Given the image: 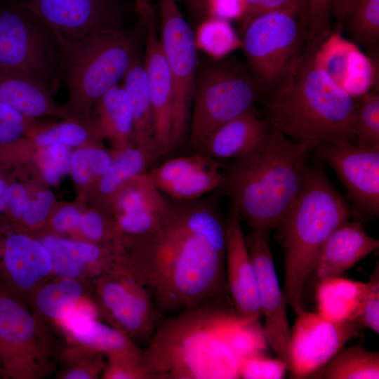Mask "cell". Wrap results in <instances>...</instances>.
Listing matches in <instances>:
<instances>
[{"label": "cell", "instance_id": "83f0119b", "mask_svg": "<svg viewBox=\"0 0 379 379\" xmlns=\"http://www.w3.org/2000/svg\"><path fill=\"white\" fill-rule=\"evenodd\" d=\"M319 370L326 379H378L379 353L359 345L342 348Z\"/></svg>", "mask_w": 379, "mask_h": 379}, {"label": "cell", "instance_id": "7a4b0ae2", "mask_svg": "<svg viewBox=\"0 0 379 379\" xmlns=\"http://www.w3.org/2000/svg\"><path fill=\"white\" fill-rule=\"evenodd\" d=\"M258 321L214 300L162 317L143 350L152 379L239 378L241 359L260 352Z\"/></svg>", "mask_w": 379, "mask_h": 379}, {"label": "cell", "instance_id": "9a60e30c", "mask_svg": "<svg viewBox=\"0 0 379 379\" xmlns=\"http://www.w3.org/2000/svg\"><path fill=\"white\" fill-rule=\"evenodd\" d=\"M361 326L347 320L333 321L317 313L303 311L291 328V375L302 378L318 371Z\"/></svg>", "mask_w": 379, "mask_h": 379}, {"label": "cell", "instance_id": "d590c367", "mask_svg": "<svg viewBox=\"0 0 379 379\" xmlns=\"http://www.w3.org/2000/svg\"><path fill=\"white\" fill-rule=\"evenodd\" d=\"M335 0H305L304 17L307 34V51L314 53L330 34Z\"/></svg>", "mask_w": 379, "mask_h": 379}, {"label": "cell", "instance_id": "8fae6325", "mask_svg": "<svg viewBox=\"0 0 379 379\" xmlns=\"http://www.w3.org/2000/svg\"><path fill=\"white\" fill-rule=\"evenodd\" d=\"M8 1L29 10L46 23L62 48L102 32L130 27L128 19L135 11L123 0Z\"/></svg>", "mask_w": 379, "mask_h": 379}, {"label": "cell", "instance_id": "8992f818", "mask_svg": "<svg viewBox=\"0 0 379 379\" xmlns=\"http://www.w3.org/2000/svg\"><path fill=\"white\" fill-rule=\"evenodd\" d=\"M144 27L138 22L135 27L102 32L62 48V82L75 106L91 107L123 79L140 55Z\"/></svg>", "mask_w": 379, "mask_h": 379}, {"label": "cell", "instance_id": "bcb514c9", "mask_svg": "<svg viewBox=\"0 0 379 379\" xmlns=\"http://www.w3.org/2000/svg\"><path fill=\"white\" fill-rule=\"evenodd\" d=\"M53 199V194L51 192L45 190L39 192L34 200H29L21 219L29 225L39 223L48 214Z\"/></svg>", "mask_w": 379, "mask_h": 379}, {"label": "cell", "instance_id": "52a82bcc", "mask_svg": "<svg viewBox=\"0 0 379 379\" xmlns=\"http://www.w3.org/2000/svg\"><path fill=\"white\" fill-rule=\"evenodd\" d=\"M242 47L260 88L270 95L294 72L307 51L304 13L292 9L253 18L243 30Z\"/></svg>", "mask_w": 379, "mask_h": 379}, {"label": "cell", "instance_id": "d4e9b609", "mask_svg": "<svg viewBox=\"0 0 379 379\" xmlns=\"http://www.w3.org/2000/svg\"><path fill=\"white\" fill-rule=\"evenodd\" d=\"M364 283L340 276L319 281L316 291L318 313L333 321H352Z\"/></svg>", "mask_w": 379, "mask_h": 379}, {"label": "cell", "instance_id": "f5cc1de1", "mask_svg": "<svg viewBox=\"0 0 379 379\" xmlns=\"http://www.w3.org/2000/svg\"><path fill=\"white\" fill-rule=\"evenodd\" d=\"M359 0H335L333 8V15L340 24L344 22L351 11L353 9Z\"/></svg>", "mask_w": 379, "mask_h": 379}, {"label": "cell", "instance_id": "6f0895ef", "mask_svg": "<svg viewBox=\"0 0 379 379\" xmlns=\"http://www.w3.org/2000/svg\"><path fill=\"white\" fill-rule=\"evenodd\" d=\"M8 184L4 180L0 179V214L5 208V197Z\"/></svg>", "mask_w": 379, "mask_h": 379}, {"label": "cell", "instance_id": "c3c4849f", "mask_svg": "<svg viewBox=\"0 0 379 379\" xmlns=\"http://www.w3.org/2000/svg\"><path fill=\"white\" fill-rule=\"evenodd\" d=\"M83 234L93 241H100L107 235V226L100 214L90 211L81 215L79 225Z\"/></svg>", "mask_w": 379, "mask_h": 379}, {"label": "cell", "instance_id": "836d02e7", "mask_svg": "<svg viewBox=\"0 0 379 379\" xmlns=\"http://www.w3.org/2000/svg\"><path fill=\"white\" fill-rule=\"evenodd\" d=\"M82 288L77 281L65 278L43 287L36 295V305L44 314L58 319L67 309L80 300Z\"/></svg>", "mask_w": 379, "mask_h": 379}, {"label": "cell", "instance_id": "ac0fdd59", "mask_svg": "<svg viewBox=\"0 0 379 379\" xmlns=\"http://www.w3.org/2000/svg\"><path fill=\"white\" fill-rule=\"evenodd\" d=\"M225 273L228 293L237 314L241 319L259 321V301L255 269L240 219L232 210L226 219Z\"/></svg>", "mask_w": 379, "mask_h": 379}, {"label": "cell", "instance_id": "2e32d148", "mask_svg": "<svg viewBox=\"0 0 379 379\" xmlns=\"http://www.w3.org/2000/svg\"><path fill=\"white\" fill-rule=\"evenodd\" d=\"M34 320L9 292L0 288V354L12 378H32L40 373Z\"/></svg>", "mask_w": 379, "mask_h": 379}, {"label": "cell", "instance_id": "9f6ffc18", "mask_svg": "<svg viewBox=\"0 0 379 379\" xmlns=\"http://www.w3.org/2000/svg\"><path fill=\"white\" fill-rule=\"evenodd\" d=\"M95 374L92 371H88L86 368H77L70 371H69L66 375L65 378L67 379H86V378H94Z\"/></svg>", "mask_w": 379, "mask_h": 379}, {"label": "cell", "instance_id": "816d5d0a", "mask_svg": "<svg viewBox=\"0 0 379 379\" xmlns=\"http://www.w3.org/2000/svg\"><path fill=\"white\" fill-rule=\"evenodd\" d=\"M135 13L139 17V22L145 25L156 20L155 11L150 0H134Z\"/></svg>", "mask_w": 379, "mask_h": 379}, {"label": "cell", "instance_id": "9c48e42d", "mask_svg": "<svg viewBox=\"0 0 379 379\" xmlns=\"http://www.w3.org/2000/svg\"><path fill=\"white\" fill-rule=\"evenodd\" d=\"M260 88L253 77L224 63L209 65L197 76L188 145L199 153L219 126L254 107Z\"/></svg>", "mask_w": 379, "mask_h": 379}, {"label": "cell", "instance_id": "7dc6e473", "mask_svg": "<svg viewBox=\"0 0 379 379\" xmlns=\"http://www.w3.org/2000/svg\"><path fill=\"white\" fill-rule=\"evenodd\" d=\"M29 201L27 192L22 185L18 183L8 185L6 192L4 210H8L13 218L21 219Z\"/></svg>", "mask_w": 379, "mask_h": 379}, {"label": "cell", "instance_id": "f35d334b", "mask_svg": "<svg viewBox=\"0 0 379 379\" xmlns=\"http://www.w3.org/2000/svg\"><path fill=\"white\" fill-rule=\"evenodd\" d=\"M164 206L165 197L164 203L160 206L117 214L116 227L118 232L124 234L128 239L147 234L158 224Z\"/></svg>", "mask_w": 379, "mask_h": 379}, {"label": "cell", "instance_id": "ee69618b", "mask_svg": "<svg viewBox=\"0 0 379 379\" xmlns=\"http://www.w3.org/2000/svg\"><path fill=\"white\" fill-rule=\"evenodd\" d=\"M103 378L109 379H152L143 361L128 357H109Z\"/></svg>", "mask_w": 379, "mask_h": 379}, {"label": "cell", "instance_id": "f6af8a7d", "mask_svg": "<svg viewBox=\"0 0 379 379\" xmlns=\"http://www.w3.org/2000/svg\"><path fill=\"white\" fill-rule=\"evenodd\" d=\"M244 0H204L205 17L239 21L244 13Z\"/></svg>", "mask_w": 379, "mask_h": 379}, {"label": "cell", "instance_id": "7402d4cb", "mask_svg": "<svg viewBox=\"0 0 379 379\" xmlns=\"http://www.w3.org/2000/svg\"><path fill=\"white\" fill-rule=\"evenodd\" d=\"M122 86L131 102L135 146L146 154L151 166L161 157L154 140V119L147 79L140 55L124 76Z\"/></svg>", "mask_w": 379, "mask_h": 379}, {"label": "cell", "instance_id": "4316f807", "mask_svg": "<svg viewBox=\"0 0 379 379\" xmlns=\"http://www.w3.org/2000/svg\"><path fill=\"white\" fill-rule=\"evenodd\" d=\"M96 102L104 133L123 146L128 145L129 138H134L133 116L129 96L122 84L111 88Z\"/></svg>", "mask_w": 379, "mask_h": 379}, {"label": "cell", "instance_id": "d6986e66", "mask_svg": "<svg viewBox=\"0 0 379 379\" xmlns=\"http://www.w3.org/2000/svg\"><path fill=\"white\" fill-rule=\"evenodd\" d=\"M155 21L147 24L143 63L153 113L154 140L162 157L171 154L173 90Z\"/></svg>", "mask_w": 379, "mask_h": 379}, {"label": "cell", "instance_id": "db71d44e", "mask_svg": "<svg viewBox=\"0 0 379 379\" xmlns=\"http://www.w3.org/2000/svg\"><path fill=\"white\" fill-rule=\"evenodd\" d=\"M27 118L8 105L0 101V122L5 121H18L27 122Z\"/></svg>", "mask_w": 379, "mask_h": 379}, {"label": "cell", "instance_id": "ffe728a7", "mask_svg": "<svg viewBox=\"0 0 379 379\" xmlns=\"http://www.w3.org/2000/svg\"><path fill=\"white\" fill-rule=\"evenodd\" d=\"M378 248V239L368 235L361 222L348 220L338 227L324 243L312 274L319 281L340 276Z\"/></svg>", "mask_w": 379, "mask_h": 379}, {"label": "cell", "instance_id": "b9f144b4", "mask_svg": "<svg viewBox=\"0 0 379 379\" xmlns=\"http://www.w3.org/2000/svg\"><path fill=\"white\" fill-rule=\"evenodd\" d=\"M244 13L239 21L242 31L253 18L275 11L297 9L305 11V0H244Z\"/></svg>", "mask_w": 379, "mask_h": 379}, {"label": "cell", "instance_id": "e575fe53", "mask_svg": "<svg viewBox=\"0 0 379 379\" xmlns=\"http://www.w3.org/2000/svg\"><path fill=\"white\" fill-rule=\"evenodd\" d=\"M356 102L354 144L364 147H379V94L370 91Z\"/></svg>", "mask_w": 379, "mask_h": 379}, {"label": "cell", "instance_id": "cb8c5ba5", "mask_svg": "<svg viewBox=\"0 0 379 379\" xmlns=\"http://www.w3.org/2000/svg\"><path fill=\"white\" fill-rule=\"evenodd\" d=\"M66 328L79 342L109 357H128L143 361V350L117 328L95 318L79 319Z\"/></svg>", "mask_w": 379, "mask_h": 379}, {"label": "cell", "instance_id": "5bb4252c", "mask_svg": "<svg viewBox=\"0 0 379 379\" xmlns=\"http://www.w3.org/2000/svg\"><path fill=\"white\" fill-rule=\"evenodd\" d=\"M313 152L335 171L357 213L378 215L379 147L339 142L321 145Z\"/></svg>", "mask_w": 379, "mask_h": 379}, {"label": "cell", "instance_id": "5b68a950", "mask_svg": "<svg viewBox=\"0 0 379 379\" xmlns=\"http://www.w3.org/2000/svg\"><path fill=\"white\" fill-rule=\"evenodd\" d=\"M350 207L319 164L311 165L303 187L278 225L285 249L283 294L296 314L305 311L304 291L321 246L349 220Z\"/></svg>", "mask_w": 379, "mask_h": 379}, {"label": "cell", "instance_id": "4dcf8cb0", "mask_svg": "<svg viewBox=\"0 0 379 379\" xmlns=\"http://www.w3.org/2000/svg\"><path fill=\"white\" fill-rule=\"evenodd\" d=\"M222 165L214 159L198 168L185 173L163 192L177 199H194L218 189L222 177Z\"/></svg>", "mask_w": 379, "mask_h": 379}, {"label": "cell", "instance_id": "6da1fadb", "mask_svg": "<svg viewBox=\"0 0 379 379\" xmlns=\"http://www.w3.org/2000/svg\"><path fill=\"white\" fill-rule=\"evenodd\" d=\"M225 229L215 200L165 194L158 224L147 234L128 239L130 251L122 258L149 289L162 317L211 300H231Z\"/></svg>", "mask_w": 379, "mask_h": 379}, {"label": "cell", "instance_id": "681fc988", "mask_svg": "<svg viewBox=\"0 0 379 379\" xmlns=\"http://www.w3.org/2000/svg\"><path fill=\"white\" fill-rule=\"evenodd\" d=\"M81 217L79 211L75 207L64 206L54 215L53 225L58 232H67L79 227Z\"/></svg>", "mask_w": 379, "mask_h": 379}, {"label": "cell", "instance_id": "44dd1931", "mask_svg": "<svg viewBox=\"0 0 379 379\" xmlns=\"http://www.w3.org/2000/svg\"><path fill=\"white\" fill-rule=\"evenodd\" d=\"M270 129L253 107L215 129L199 154L218 161L239 157L253 148Z\"/></svg>", "mask_w": 379, "mask_h": 379}, {"label": "cell", "instance_id": "f907efd6", "mask_svg": "<svg viewBox=\"0 0 379 379\" xmlns=\"http://www.w3.org/2000/svg\"><path fill=\"white\" fill-rule=\"evenodd\" d=\"M27 122L5 121L0 122V147L11 145L20 138Z\"/></svg>", "mask_w": 379, "mask_h": 379}, {"label": "cell", "instance_id": "484cf974", "mask_svg": "<svg viewBox=\"0 0 379 379\" xmlns=\"http://www.w3.org/2000/svg\"><path fill=\"white\" fill-rule=\"evenodd\" d=\"M43 245L49 252L53 270L65 278L74 279L81 274L86 263H110L98 246L82 241H67L54 237H47ZM112 262L111 264H112Z\"/></svg>", "mask_w": 379, "mask_h": 379}, {"label": "cell", "instance_id": "ba28073f", "mask_svg": "<svg viewBox=\"0 0 379 379\" xmlns=\"http://www.w3.org/2000/svg\"><path fill=\"white\" fill-rule=\"evenodd\" d=\"M63 49L53 30L29 10L0 0V67L23 73L53 95L62 84Z\"/></svg>", "mask_w": 379, "mask_h": 379}, {"label": "cell", "instance_id": "f1b7e54d", "mask_svg": "<svg viewBox=\"0 0 379 379\" xmlns=\"http://www.w3.org/2000/svg\"><path fill=\"white\" fill-rule=\"evenodd\" d=\"M150 164L146 154L138 147H119L112 155L111 164L101 176L99 190L106 197L115 195L131 180L147 172Z\"/></svg>", "mask_w": 379, "mask_h": 379}, {"label": "cell", "instance_id": "d6a6232c", "mask_svg": "<svg viewBox=\"0 0 379 379\" xmlns=\"http://www.w3.org/2000/svg\"><path fill=\"white\" fill-rule=\"evenodd\" d=\"M344 22L350 41L375 47L379 41V0H359Z\"/></svg>", "mask_w": 379, "mask_h": 379}, {"label": "cell", "instance_id": "1f68e13d", "mask_svg": "<svg viewBox=\"0 0 379 379\" xmlns=\"http://www.w3.org/2000/svg\"><path fill=\"white\" fill-rule=\"evenodd\" d=\"M164 197L147 171L131 180L117 192L114 198V206L118 214L160 206Z\"/></svg>", "mask_w": 379, "mask_h": 379}, {"label": "cell", "instance_id": "8d00e7d4", "mask_svg": "<svg viewBox=\"0 0 379 379\" xmlns=\"http://www.w3.org/2000/svg\"><path fill=\"white\" fill-rule=\"evenodd\" d=\"M112 156L100 148H82L70 157L69 171L78 184L86 183L92 175L102 176L109 168Z\"/></svg>", "mask_w": 379, "mask_h": 379}, {"label": "cell", "instance_id": "603a6c76", "mask_svg": "<svg viewBox=\"0 0 379 379\" xmlns=\"http://www.w3.org/2000/svg\"><path fill=\"white\" fill-rule=\"evenodd\" d=\"M51 95L30 77L0 67V101L27 118L55 111Z\"/></svg>", "mask_w": 379, "mask_h": 379}, {"label": "cell", "instance_id": "30bf717a", "mask_svg": "<svg viewBox=\"0 0 379 379\" xmlns=\"http://www.w3.org/2000/svg\"><path fill=\"white\" fill-rule=\"evenodd\" d=\"M157 1L161 26L159 39L173 83L172 153L182 145L188 134L197 76V48L194 32L177 0Z\"/></svg>", "mask_w": 379, "mask_h": 379}, {"label": "cell", "instance_id": "3957f363", "mask_svg": "<svg viewBox=\"0 0 379 379\" xmlns=\"http://www.w3.org/2000/svg\"><path fill=\"white\" fill-rule=\"evenodd\" d=\"M307 147L270 128L249 152L222 169L220 189L253 230L278 227L301 192L311 164Z\"/></svg>", "mask_w": 379, "mask_h": 379}, {"label": "cell", "instance_id": "11a10c76", "mask_svg": "<svg viewBox=\"0 0 379 379\" xmlns=\"http://www.w3.org/2000/svg\"><path fill=\"white\" fill-rule=\"evenodd\" d=\"M187 9L192 15L197 17L205 18L204 0H183Z\"/></svg>", "mask_w": 379, "mask_h": 379}, {"label": "cell", "instance_id": "680465c9", "mask_svg": "<svg viewBox=\"0 0 379 379\" xmlns=\"http://www.w3.org/2000/svg\"><path fill=\"white\" fill-rule=\"evenodd\" d=\"M0 366H2V361H1V354H0Z\"/></svg>", "mask_w": 379, "mask_h": 379}, {"label": "cell", "instance_id": "ab89813d", "mask_svg": "<svg viewBox=\"0 0 379 379\" xmlns=\"http://www.w3.org/2000/svg\"><path fill=\"white\" fill-rule=\"evenodd\" d=\"M88 137V130L83 125L69 121L54 125L40 131L36 134L34 142L44 147L54 144L77 146L84 143Z\"/></svg>", "mask_w": 379, "mask_h": 379}, {"label": "cell", "instance_id": "277c9868", "mask_svg": "<svg viewBox=\"0 0 379 379\" xmlns=\"http://www.w3.org/2000/svg\"><path fill=\"white\" fill-rule=\"evenodd\" d=\"M356 102L319 67L312 52L266 102L272 128L314 151L324 145L354 142Z\"/></svg>", "mask_w": 379, "mask_h": 379}, {"label": "cell", "instance_id": "f546056e", "mask_svg": "<svg viewBox=\"0 0 379 379\" xmlns=\"http://www.w3.org/2000/svg\"><path fill=\"white\" fill-rule=\"evenodd\" d=\"M194 40L197 48L215 60L222 59L231 52L242 47L234 29L227 20L207 16L197 27Z\"/></svg>", "mask_w": 379, "mask_h": 379}, {"label": "cell", "instance_id": "4fadbf2b", "mask_svg": "<svg viewBox=\"0 0 379 379\" xmlns=\"http://www.w3.org/2000/svg\"><path fill=\"white\" fill-rule=\"evenodd\" d=\"M268 239L269 233L252 230L246 241L257 276L261 314L265 318L262 329L264 338L291 373V328L287 317V304L279 285Z\"/></svg>", "mask_w": 379, "mask_h": 379}, {"label": "cell", "instance_id": "e0dca14e", "mask_svg": "<svg viewBox=\"0 0 379 379\" xmlns=\"http://www.w3.org/2000/svg\"><path fill=\"white\" fill-rule=\"evenodd\" d=\"M312 55L315 65L353 98L371 91L375 84L374 62L344 37L340 28L331 31Z\"/></svg>", "mask_w": 379, "mask_h": 379}, {"label": "cell", "instance_id": "60d3db41", "mask_svg": "<svg viewBox=\"0 0 379 379\" xmlns=\"http://www.w3.org/2000/svg\"><path fill=\"white\" fill-rule=\"evenodd\" d=\"M286 371L285 365L278 359H267L257 352L241 359L239 378H281Z\"/></svg>", "mask_w": 379, "mask_h": 379}, {"label": "cell", "instance_id": "7bdbcfd3", "mask_svg": "<svg viewBox=\"0 0 379 379\" xmlns=\"http://www.w3.org/2000/svg\"><path fill=\"white\" fill-rule=\"evenodd\" d=\"M70 150L69 146L54 144L47 146L44 159V176L50 185L58 182L69 170Z\"/></svg>", "mask_w": 379, "mask_h": 379}, {"label": "cell", "instance_id": "7c38bea8", "mask_svg": "<svg viewBox=\"0 0 379 379\" xmlns=\"http://www.w3.org/2000/svg\"><path fill=\"white\" fill-rule=\"evenodd\" d=\"M106 275L99 295L107 317L133 342L146 346L162 317L150 291L122 258Z\"/></svg>", "mask_w": 379, "mask_h": 379}, {"label": "cell", "instance_id": "74e56055", "mask_svg": "<svg viewBox=\"0 0 379 379\" xmlns=\"http://www.w3.org/2000/svg\"><path fill=\"white\" fill-rule=\"evenodd\" d=\"M379 265L378 262L368 281L364 283L359 304L352 321L361 327L379 333Z\"/></svg>", "mask_w": 379, "mask_h": 379}]
</instances>
